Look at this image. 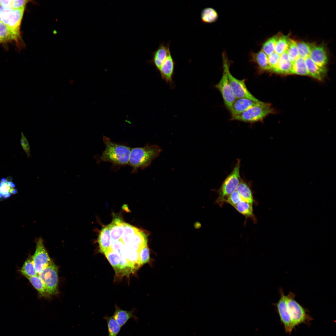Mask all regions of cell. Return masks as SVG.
<instances>
[{
  "label": "cell",
  "mask_w": 336,
  "mask_h": 336,
  "mask_svg": "<svg viewBox=\"0 0 336 336\" xmlns=\"http://www.w3.org/2000/svg\"><path fill=\"white\" fill-rule=\"evenodd\" d=\"M103 140L105 149L98 159V162H110L117 166L128 164L131 148L112 142L105 136Z\"/></svg>",
  "instance_id": "6da1fadb"
},
{
  "label": "cell",
  "mask_w": 336,
  "mask_h": 336,
  "mask_svg": "<svg viewBox=\"0 0 336 336\" xmlns=\"http://www.w3.org/2000/svg\"><path fill=\"white\" fill-rule=\"evenodd\" d=\"M161 151L159 147L156 145L147 144L142 147L132 148L128 164L132 168L131 173H136L139 169L147 167Z\"/></svg>",
  "instance_id": "7a4b0ae2"
},
{
  "label": "cell",
  "mask_w": 336,
  "mask_h": 336,
  "mask_svg": "<svg viewBox=\"0 0 336 336\" xmlns=\"http://www.w3.org/2000/svg\"><path fill=\"white\" fill-rule=\"evenodd\" d=\"M240 159L237 160L234 168L225 179L219 189L216 202L220 207L226 203L229 197L236 190L242 180L240 175Z\"/></svg>",
  "instance_id": "3957f363"
},
{
  "label": "cell",
  "mask_w": 336,
  "mask_h": 336,
  "mask_svg": "<svg viewBox=\"0 0 336 336\" xmlns=\"http://www.w3.org/2000/svg\"><path fill=\"white\" fill-rule=\"evenodd\" d=\"M295 296L291 292L286 295L287 307L294 329L302 324H308L313 320L307 309L296 300Z\"/></svg>",
  "instance_id": "277c9868"
},
{
  "label": "cell",
  "mask_w": 336,
  "mask_h": 336,
  "mask_svg": "<svg viewBox=\"0 0 336 336\" xmlns=\"http://www.w3.org/2000/svg\"><path fill=\"white\" fill-rule=\"evenodd\" d=\"M273 112V110L270 104L260 101L256 105L231 119L247 123H254L262 121Z\"/></svg>",
  "instance_id": "5b68a950"
},
{
  "label": "cell",
  "mask_w": 336,
  "mask_h": 336,
  "mask_svg": "<svg viewBox=\"0 0 336 336\" xmlns=\"http://www.w3.org/2000/svg\"><path fill=\"white\" fill-rule=\"evenodd\" d=\"M223 72L221 79L215 87L220 92L225 105L229 111L236 98L232 91L229 79L228 72L229 62L225 53L222 54Z\"/></svg>",
  "instance_id": "8992f818"
},
{
  "label": "cell",
  "mask_w": 336,
  "mask_h": 336,
  "mask_svg": "<svg viewBox=\"0 0 336 336\" xmlns=\"http://www.w3.org/2000/svg\"><path fill=\"white\" fill-rule=\"evenodd\" d=\"M45 286L49 295L58 292V269L52 262L38 275Z\"/></svg>",
  "instance_id": "52a82bcc"
},
{
  "label": "cell",
  "mask_w": 336,
  "mask_h": 336,
  "mask_svg": "<svg viewBox=\"0 0 336 336\" xmlns=\"http://www.w3.org/2000/svg\"><path fill=\"white\" fill-rule=\"evenodd\" d=\"M279 291L280 298L279 301L272 304L276 308L285 332L287 334H290L294 329L287 307L286 295H285L282 288L279 289Z\"/></svg>",
  "instance_id": "ba28073f"
},
{
  "label": "cell",
  "mask_w": 336,
  "mask_h": 336,
  "mask_svg": "<svg viewBox=\"0 0 336 336\" xmlns=\"http://www.w3.org/2000/svg\"><path fill=\"white\" fill-rule=\"evenodd\" d=\"M32 259L38 275L52 262L41 237L37 239L35 251Z\"/></svg>",
  "instance_id": "9c48e42d"
},
{
  "label": "cell",
  "mask_w": 336,
  "mask_h": 336,
  "mask_svg": "<svg viewBox=\"0 0 336 336\" xmlns=\"http://www.w3.org/2000/svg\"><path fill=\"white\" fill-rule=\"evenodd\" d=\"M228 74L232 91L236 99L245 98L256 101H259L249 91L245 83V79L236 78L231 73L229 70Z\"/></svg>",
  "instance_id": "30bf717a"
},
{
  "label": "cell",
  "mask_w": 336,
  "mask_h": 336,
  "mask_svg": "<svg viewBox=\"0 0 336 336\" xmlns=\"http://www.w3.org/2000/svg\"><path fill=\"white\" fill-rule=\"evenodd\" d=\"M170 46V42L166 44L163 42L160 43L158 48L152 52V59L149 60L148 63L154 66L158 71L171 53Z\"/></svg>",
  "instance_id": "8fae6325"
},
{
  "label": "cell",
  "mask_w": 336,
  "mask_h": 336,
  "mask_svg": "<svg viewBox=\"0 0 336 336\" xmlns=\"http://www.w3.org/2000/svg\"><path fill=\"white\" fill-rule=\"evenodd\" d=\"M175 62L170 53L165 60L158 71L162 79L167 84L171 85Z\"/></svg>",
  "instance_id": "7c38bea8"
},
{
  "label": "cell",
  "mask_w": 336,
  "mask_h": 336,
  "mask_svg": "<svg viewBox=\"0 0 336 336\" xmlns=\"http://www.w3.org/2000/svg\"><path fill=\"white\" fill-rule=\"evenodd\" d=\"M259 101H256L245 98L236 99L229 110L231 115V119L256 105Z\"/></svg>",
  "instance_id": "4fadbf2b"
},
{
  "label": "cell",
  "mask_w": 336,
  "mask_h": 336,
  "mask_svg": "<svg viewBox=\"0 0 336 336\" xmlns=\"http://www.w3.org/2000/svg\"><path fill=\"white\" fill-rule=\"evenodd\" d=\"M312 61L320 67H326L328 57L326 49L322 45H313L309 57Z\"/></svg>",
  "instance_id": "5bb4252c"
},
{
  "label": "cell",
  "mask_w": 336,
  "mask_h": 336,
  "mask_svg": "<svg viewBox=\"0 0 336 336\" xmlns=\"http://www.w3.org/2000/svg\"><path fill=\"white\" fill-rule=\"evenodd\" d=\"M17 193V190L11 177L3 178L0 180V200L7 199Z\"/></svg>",
  "instance_id": "9a60e30c"
},
{
  "label": "cell",
  "mask_w": 336,
  "mask_h": 336,
  "mask_svg": "<svg viewBox=\"0 0 336 336\" xmlns=\"http://www.w3.org/2000/svg\"><path fill=\"white\" fill-rule=\"evenodd\" d=\"M25 7L12 9L7 26L13 31L20 35V28Z\"/></svg>",
  "instance_id": "2e32d148"
},
{
  "label": "cell",
  "mask_w": 336,
  "mask_h": 336,
  "mask_svg": "<svg viewBox=\"0 0 336 336\" xmlns=\"http://www.w3.org/2000/svg\"><path fill=\"white\" fill-rule=\"evenodd\" d=\"M292 63L290 60L287 50L280 55L278 62L271 71L281 74H291Z\"/></svg>",
  "instance_id": "e0dca14e"
},
{
  "label": "cell",
  "mask_w": 336,
  "mask_h": 336,
  "mask_svg": "<svg viewBox=\"0 0 336 336\" xmlns=\"http://www.w3.org/2000/svg\"><path fill=\"white\" fill-rule=\"evenodd\" d=\"M113 221L109 225L111 240L117 241L120 239L124 231V222L119 217L114 216Z\"/></svg>",
  "instance_id": "ac0fdd59"
},
{
  "label": "cell",
  "mask_w": 336,
  "mask_h": 336,
  "mask_svg": "<svg viewBox=\"0 0 336 336\" xmlns=\"http://www.w3.org/2000/svg\"><path fill=\"white\" fill-rule=\"evenodd\" d=\"M111 241L110 227L108 225L102 229L98 236L100 251L104 254L107 252L110 248Z\"/></svg>",
  "instance_id": "d6986e66"
},
{
  "label": "cell",
  "mask_w": 336,
  "mask_h": 336,
  "mask_svg": "<svg viewBox=\"0 0 336 336\" xmlns=\"http://www.w3.org/2000/svg\"><path fill=\"white\" fill-rule=\"evenodd\" d=\"M305 61L309 75L318 80H323L326 73V68L319 66L309 57L305 59Z\"/></svg>",
  "instance_id": "ffe728a7"
},
{
  "label": "cell",
  "mask_w": 336,
  "mask_h": 336,
  "mask_svg": "<svg viewBox=\"0 0 336 336\" xmlns=\"http://www.w3.org/2000/svg\"><path fill=\"white\" fill-rule=\"evenodd\" d=\"M118 324L121 327L123 326L129 319L133 318L137 320L138 319L133 310L127 311L115 307L114 312L112 316Z\"/></svg>",
  "instance_id": "44dd1931"
},
{
  "label": "cell",
  "mask_w": 336,
  "mask_h": 336,
  "mask_svg": "<svg viewBox=\"0 0 336 336\" xmlns=\"http://www.w3.org/2000/svg\"><path fill=\"white\" fill-rule=\"evenodd\" d=\"M251 56V61L257 65L259 70L260 72L271 70V68L268 62V56L262 50L257 53H252Z\"/></svg>",
  "instance_id": "7402d4cb"
},
{
  "label": "cell",
  "mask_w": 336,
  "mask_h": 336,
  "mask_svg": "<svg viewBox=\"0 0 336 336\" xmlns=\"http://www.w3.org/2000/svg\"><path fill=\"white\" fill-rule=\"evenodd\" d=\"M236 190L239 195L241 200L253 204L254 200L251 190L245 182L241 180Z\"/></svg>",
  "instance_id": "603a6c76"
},
{
  "label": "cell",
  "mask_w": 336,
  "mask_h": 336,
  "mask_svg": "<svg viewBox=\"0 0 336 336\" xmlns=\"http://www.w3.org/2000/svg\"><path fill=\"white\" fill-rule=\"evenodd\" d=\"M291 74L301 75H309L305 59L299 57L292 63Z\"/></svg>",
  "instance_id": "cb8c5ba5"
},
{
  "label": "cell",
  "mask_w": 336,
  "mask_h": 336,
  "mask_svg": "<svg viewBox=\"0 0 336 336\" xmlns=\"http://www.w3.org/2000/svg\"><path fill=\"white\" fill-rule=\"evenodd\" d=\"M19 36L7 26L2 22H0V43L16 40Z\"/></svg>",
  "instance_id": "d4e9b609"
},
{
  "label": "cell",
  "mask_w": 336,
  "mask_h": 336,
  "mask_svg": "<svg viewBox=\"0 0 336 336\" xmlns=\"http://www.w3.org/2000/svg\"><path fill=\"white\" fill-rule=\"evenodd\" d=\"M253 204L241 201L234 207L240 213L246 217H250L255 221L256 219L253 213Z\"/></svg>",
  "instance_id": "484cf974"
},
{
  "label": "cell",
  "mask_w": 336,
  "mask_h": 336,
  "mask_svg": "<svg viewBox=\"0 0 336 336\" xmlns=\"http://www.w3.org/2000/svg\"><path fill=\"white\" fill-rule=\"evenodd\" d=\"M218 14L214 8L208 7L203 9L201 12L200 17L202 22L212 23L215 22L218 18Z\"/></svg>",
  "instance_id": "4316f807"
},
{
  "label": "cell",
  "mask_w": 336,
  "mask_h": 336,
  "mask_svg": "<svg viewBox=\"0 0 336 336\" xmlns=\"http://www.w3.org/2000/svg\"><path fill=\"white\" fill-rule=\"evenodd\" d=\"M26 278L42 297H48L50 295L43 283L38 275Z\"/></svg>",
  "instance_id": "83f0119b"
},
{
  "label": "cell",
  "mask_w": 336,
  "mask_h": 336,
  "mask_svg": "<svg viewBox=\"0 0 336 336\" xmlns=\"http://www.w3.org/2000/svg\"><path fill=\"white\" fill-rule=\"evenodd\" d=\"M124 233L120 239L124 244H130L134 236L139 229L124 222Z\"/></svg>",
  "instance_id": "f1b7e54d"
},
{
  "label": "cell",
  "mask_w": 336,
  "mask_h": 336,
  "mask_svg": "<svg viewBox=\"0 0 336 336\" xmlns=\"http://www.w3.org/2000/svg\"><path fill=\"white\" fill-rule=\"evenodd\" d=\"M291 40L288 35H279L276 44L274 51L281 55L287 51Z\"/></svg>",
  "instance_id": "f546056e"
},
{
  "label": "cell",
  "mask_w": 336,
  "mask_h": 336,
  "mask_svg": "<svg viewBox=\"0 0 336 336\" xmlns=\"http://www.w3.org/2000/svg\"><path fill=\"white\" fill-rule=\"evenodd\" d=\"M20 272L26 278L38 275L35 269L32 258L27 259L20 270Z\"/></svg>",
  "instance_id": "4dcf8cb0"
},
{
  "label": "cell",
  "mask_w": 336,
  "mask_h": 336,
  "mask_svg": "<svg viewBox=\"0 0 336 336\" xmlns=\"http://www.w3.org/2000/svg\"><path fill=\"white\" fill-rule=\"evenodd\" d=\"M104 318L107 324L108 336H117L120 330L121 327L112 316H105Z\"/></svg>",
  "instance_id": "1f68e13d"
},
{
  "label": "cell",
  "mask_w": 336,
  "mask_h": 336,
  "mask_svg": "<svg viewBox=\"0 0 336 336\" xmlns=\"http://www.w3.org/2000/svg\"><path fill=\"white\" fill-rule=\"evenodd\" d=\"M104 254L114 269L116 273L118 274L120 261L119 255L116 252L110 249Z\"/></svg>",
  "instance_id": "d6a6232c"
},
{
  "label": "cell",
  "mask_w": 336,
  "mask_h": 336,
  "mask_svg": "<svg viewBox=\"0 0 336 336\" xmlns=\"http://www.w3.org/2000/svg\"><path fill=\"white\" fill-rule=\"evenodd\" d=\"M279 35H276L270 38L263 45L261 50L268 56L274 52L276 44Z\"/></svg>",
  "instance_id": "836d02e7"
},
{
  "label": "cell",
  "mask_w": 336,
  "mask_h": 336,
  "mask_svg": "<svg viewBox=\"0 0 336 336\" xmlns=\"http://www.w3.org/2000/svg\"><path fill=\"white\" fill-rule=\"evenodd\" d=\"M313 45L304 42H297V46L299 57L305 59L307 57H309Z\"/></svg>",
  "instance_id": "e575fe53"
},
{
  "label": "cell",
  "mask_w": 336,
  "mask_h": 336,
  "mask_svg": "<svg viewBox=\"0 0 336 336\" xmlns=\"http://www.w3.org/2000/svg\"><path fill=\"white\" fill-rule=\"evenodd\" d=\"M287 51L289 58L292 63L299 57L297 42L291 39Z\"/></svg>",
  "instance_id": "d590c367"
},
{
  "label": "cell",
  "mask_w": 336,
  "mask_h": 336,
  "mask_svg": "<svg viewBox=\"0 0 336 336\" xmlns=\"http://www.w3.org/2000/svg\"><path fill=\"white\" fill-rule=\"evenodd\" d=\"M139 261L140 266L149 262L150 252L147 245L142 248L139 251Z\"/></svg>",
  "instance_id": "8d00e7d4"
},
{
  "label": "cell",
  "mask_w": 336,
  "mask_h": 336,
  "mask_svg": "<svg viewBox=\"0 0 336 336\" xmlns=\"http://www.w3.org/2000/svg\"><path fill=\"white\" fill-rule=\"evenodd\" d=\"M280 57V55L275 51L268 56V62L271 68L270 71L276 67L279 61Z\"/></svg>",
  "instance_id": "74e56055"
},
{
  "label": "cell",
  "mask_w": 336,
  "mask_h": 336,
  "mask_svg": "<svg viewBox=\"0 0 336 336\" xmlns=\"http://www.w3.org/2000/svg\"><path fill=\"white\" fill-rule=\"evenodd\" d=\"M20 142L21 145L28 158L31 156L30 146L27 139L22 132L21 133Z\"/></svg>",
  "instance_id": "f35d334b"
},
{
  "label": "cell",
  "mask_w": 336,
  "mask_h": 336,
  "mask_svg": "<svg viewBox=\"0 0 336 336\" xmlns=\"http://www.w3.org/2000/svg\"><path fill=\"white\" fill-rule=\"evenodd\" d=\"M241 201V200L239 195L235 190L230 195L226 203H229L234 207Z\"/></svg>",
  "instance_id": "ab89813d"
},
{
  "label": "cell",
  "mask_w": 336,
  "mask_h": 336,
  "mask_svg": "<svg viewBox=\"0 0 336 336\" xmlns=\"http://www.w3.org/2000/svg\"><path fill=\"white\" fill-rule=\"evenodd\" d=\"M12 9L10 8H4L0 12V15L2 22L7 25L9 17Z\"/></svg>",
  "instance_id": "60d3db41"
},
{
  "label": "cell",
  "mask_w": 336,
  "mask_h": 336,
  "mask_svg": "<svg viewBox=\"0 0 336 336\" xmlns=\"http://www.w3.org/2000/svg\"><path fill=\"white\" fill-rule=\"evenodd\" d=\"M28 1L26 0H12L11 8L15 9L25 7Z\"/></svg>",
  "instance_id": "b9f144b4"
},
{
  "label": "cell",
  "mask_w": 336,
  "mask_h": 336,
  "mask_svg": "<svg viewBox=\"0 0 336 336\" xmlns=\"http://www.w3.org/2000/svg\"><path fill=\"white\" fill-rule=\"evenodd\" d=\"M12 0H0V5L4 8H10Z\"/></svg>",
  "instance_id": "7bdbcfd3"
},
{
  "label": "cell",
  "mask_w": 336,
  "mask_h": 336,
  "mask_svg": "<svg viewBox=\"0 0 336 336\" xmlns=\"http://www.w3.org/2000/svg\"><path fill=\"white\" fill-rule=\"evenodd\" d=\"M2 22V20H1V16H0V22Z\"/></svg>",
  "instance_id": "ee69618b"
}]
</instances>
